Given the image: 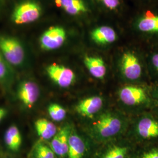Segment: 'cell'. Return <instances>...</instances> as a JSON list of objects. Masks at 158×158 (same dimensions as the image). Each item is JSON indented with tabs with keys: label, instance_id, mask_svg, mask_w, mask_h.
<instances>
[{
	"label": "cell",
	"instance_id": "obj_16",
	"mask_svg": "<svg viewBox=\"0 0 158 158\" xmlns=\"http://www.w3.org/2000/svg\"><path fill=\"white\" fill-rule=\"evenodd\" d=\"M85 152V145L77 134L71 133L69 139L68 158H83Z\"/></svg>",
	"mask_w": 158,
	"mask_h": 158
},
{
	"label": "cell",
	"instance_id": "obj_9",
	"mask_svg": "<svg viewBox=\"0 0 158 158\" xmlns=\"http://www.w3.org/2000/svg\"><path fill=\"white\" fill-rule=\"evenodd\" d=\"M71 134V128L65 125L57 131L56 134L52 139L51 148L60 158H64L67 155L69 148V139Z\"/></svg>",
	"mask_w": 158,
	"mask_h": 158
},
{
	"label": "cell",
	"instance_id": "obj_24",
	"mask_svg": "<svg viewBox=\"0 0 158 158\" xmlns=\"http://www.w3.org/2000/svg\"><path fill=\"white\" fill-rule=\"evenodd\" d=\"M142 158H158V148H153L144 153Z\"/></svg>",
	"mask_w": 158,
	"mask_h": 158
},
{
	"label": "cell",
	"instance_id": "obj_2",
	"mask_svg": "<svg viewBox=\"0 0 158 158\" xmlns=\"http://www.w3.org/2000/svg\"><path fill=\"white\" fill-rule=\"evenodd\" d=\"M122 121L115 115L110 113L102 114L94 123L96 135L102 139H107L117 135L122 128Z\"/></svg>",
	"mask_w": 158,
	"mask_h": 158
},
{
	"label": "cell",
	"instance_id": "obj_10",
	"mask_svg": "<svg viewBox=\"0 0 158 158\" xmlns=\"http://www.w3.org/2000/svg\"><path fill=\"white\" fill-rule=\"evenodd\" d=\"M102 105V97L93 96L80 101L76 106L75 110L82 117L91 118L100 111Z\"/></svg>",
	"mask_w": 158,
	"mask_h": 158
},
{
	"label": "cell",
	"instance_id": "obj_11",
	"mask_svg": "<svg viewBox=\"0 0 158 158\" xmlns=\"http://www.w3.org/2000/svg\"><path fill=\"white\" fill-rule=\"evenodd\" d=\"M137 132L143 139L158 138V121L148 117L141 119L137 125Z\"/></svg>",
	"mask_w": 158,
	"mask_h": 158
},
{
	"label": "cell",
	"instance_id": "obj_26",
	"mask_svg": "<svg viewBox=\"0 0 158 158\" xmlns=\"http://www.w3.org/2000/svg\"><path fill=\"white\" fill-rule=\"evenodd\" d=\"M6 110L4 108L0 107V121L4 118L6 114Z\"/></svg>",
	"mask_w": 158,
	"mask_h": 158
},
{
	"label": "cell",
	"instance_id": "obj_21",
	"mask_svg": "<svg viewBox=\"0 0 158 158\" xmlns=\"http://www.w3.org/2000/svg\"><path fill=\"white\" fill-rule=\"evenodd\" d=\"M127 152V147L114 146L110 148L102 158H125Z\"/></svg>",
	"mask_w": 158,
	"mask_h": 158
},
{
	"label": "cell",
	"instance_id": "obj_13",
	"mask_svg": "<svg viewBox=\"0 0 158 158\" xmlns=\"http://www.w3.org/2000/svg\"><path fill=\"white\" fill-rule=\"evenodd\" d=\"M84 63L89 72L93 77L100 79L104 77L106 74V66L101 57L85 56Z\"/></svg>",
	"mask_w": 158,
	"mask_h": 158
},
{
	"label": "cell",
	"instance_id": "obj_23",
	"mask_svg": "<svg viewBox=\"0 0 158 158\" xmlns=\"http://www.w3.org/2000/svg\"><path fill=\"white\" fill-rule=\"evenodd\" d=\"M102 3L111 10H115L119 4V0H101Z\"/></svg>",
	"mask_w": 158,
	"mask_h": 158
},
{
	"label": "cell",
	"instance_id": "obj_18",
	"mask_svg": "<svg viewBox=\"0 0 158 158\" xmlns=\"http://www.w3.org/2000/svg\"><path fill=\"white\" fill-rule=\"evenodd\" d=\"M138 29L145 32H158V16L147 14L138 24Z\"/></svg>",
	"mask_w": 158,
	"mask_h": 158
},
{
	"label": "cell",
	"instance_id": "obj_3",
	"mask_svg": "<svg viewBox=\"0 0 158 158\" xmlns=\"http://www.w3.org/2000/svg\"><path fill=\"white\" fill-rule=\"evenodd\" d=\"M42 13L40 6L33 1H24L15 7L12 20L18 25L33 23L40 18Z\"/></svg>",
	"mask_w": 158,
	"mask_h": 158
},
{
	"label": "cell",
	"instance_id": "obj_19",
	"mask_svg": "<svg viewBox=\"0 0 158 158\" xmlns=\"http://www.w3.org/2000/svg\"><path fill=\"white\" fill-rule=\"evenodd\" d=\"M33 156L34 158H55V153L51 147L39 142L35 147Z\"/></svg>",
	"mask_w": 158,
	"mask_h": 158
},
{
	"label": "cell",
	"instance_id": "obj_7",
	"mask_svg": "<svg viewBox=\"0 0 158 158\" xmlns=\"http://www.w3.org/2000/svg\"><path fill=\"white\" fill-rule=\"evenodd\" d=\"M121 69L127 79L134 80L139 79L142 73V68L138 59L131 52H126L121 59Z\"/></svg>",
	"mask_w": 158,
	"mask_h": 158
},
{
	"label": "cell",
	"instance_id": "obj_22",
	"mask_svg": "<svg viewBox=\"0 0 158 158\" xmlns=\"http://www.w3.org/2000/svg\"><path fill=\"white\" fill-rule=\"evenodd\" d=\"M7 63L0 53V82L1 83H4L10 76V71Z\"/></svg>",
	"mask_w": 158,
	"mask_h": 158
},
{
	"label": "cell",
	"instance_id": "obj_20",
	"mask_svg": "<svg viewBox=\"0 0 158 158\" xmlns=\"http://www.w3.org/2000/svg\"><path fill=\"white\" fill-rule=\"evenodd\" d=\"M48 114L51 118L55 121H61L66 118V111L60 105L52 103L48 108Z\"/></svg>",
	"mask_w": 158,
	"mask_h": 158
},
{
	"label": "cell",
	"instance_id": "obj_6",
	"mask_svg": "<svg viewBox=\"0 0 158 158\" xmlns=\"http://www.w3.org/2000/svg\"><path fill=\"white\" fill-rule=\"evenodd\" d=\"M40 95L39 86L32 81H23L18 88L17 96L19 100L29 108L32 107L35 104Z\"/></svg>",
	"mask_w": 158,
	"mask_h": 158
},
{
	"label": "cell",
	"instance_id": "obj_12",
	"mask_svg": "<svg viewBox=\"0 0 158 158\" xmlns=\"http://www.w3.org/2000/svg\"><path fill=\"white\" fill-rule=\"evenodd\" d=\"M92 40L99 45H107L117 40V35L112 28L102 26L94 29L91 34Z\"/></svg>",
	"mask_w": 158,
	"mask_h": 158
},
{
	"label": "cell",
	"instance_id": "obj_25",
	"mask_svg": "<svg viewBox=\"0 0 158 158\" xmlns=\"http://www.w3.org/2000/svg\"><path fill=\"white\" fill-rule=\"evenodd\" d=\"M152 62L153 66L156 69L158 72V54H155L152 58Z\"/></svg>",
	"mask_w": 158,
	"mask_h": 158
},
{
	"label": "cell",
	"instance_id": "obj_14",
	"mask_svg": "<svg viewBox=\"0 0 158 158\" xmlns=\"http://www.w3.org/2000/svg\"><path fill=\"white\" fill-rule=\"evenodd\" d=\"M4 142L8 149L12 152H18L22 145L23 138L19 128L12 125L6 131Z\"/></svg>",
	"mask_w": 158,
	"mask_h": 158
},
{
	"label": "cell",
	"instance_id": "obj_8",
	"mask_svg": "<svg viewBox=\"0 0 158 158\" xmlns=\"http://www.w3.org/2000/svg\"><path fill=\"white\" fill-rule=\"evenodd\" d=\"M121 101L127 106H136L147 102L145 91L141 87L135 86H125L119 92Z\"/></svg>",
	"mask_w": 158,
	"mask_h": 158
},
{
	"label": "cell",
	"instance_id": "obj_5",
	"mask_svg": "<svg viewBox=\"0 0 158 158\" xmlns=\"http://www.w3.org/2000/svg\"><path fill=\"white\" fill-rule=\"evenodd\" d=\"M46 71L49 78L60 87L67 88L74 82L75 74L73 71L63 65L52 64L46 68Z\"/></svg>",
	"mask_w": 158,
	"mask_h": 158
},
{
	"label": "cell",
	"instance_id": "obj_1",
	"mask_svg": "<svg viewBox=\"0 0 158 158\" xmlns=\"http://www.w3.org/2000/svg\"><path fill=\"white\" fill-rule=\"evenodd\" d=\"M0 51L6 61L13 66H19L25 59V51L17 38L9 36H0Z\"/></svg>",
	"mask_w": 158,
	"mask_h": 158
},
{
	"label": "cell",
	"instance_id": "obj_4",
	"mask_svg": "<svg viewBox=\"0 0 158 158\" xmlns=\"http://www.w3.org/2000/svg\"><path fill=\"white\" fill-rule=\"evenodd\" d=\"M66 39V31L62 27H52L40 36V46L44 51L55 50L63 45Z\"/></svg>",
	"mask_w": 158,
	"mask_h": 158
},
{
	"label": "cell",
	"instance_id": "obj_15",
	"mask_svg": "<svg viewBox=\"0 0 158 158\" xmlns=\"http://www.w3.org/2000/svg\"><path fill=\"white\" fill-rule=\"evenodd\" d=\"M35 128L40 138L44 140L52 139L57 132L56 126L45 118L37 119L35 122Z\"/></svg>",
	"mask_w": 158,
	"mask_h": 158
},
{
	"label": "cell",
	"instance_id": "obj_17",
	"mask_svg": "<svg viewBox=\"0 0 158 158\" xmlns=\"http://www.w3.org/2000/svg\"><path fill=\"white\" fill-rule=\"evenodd\" d=\"M58 7H61L68 14L76 15L87 11V8L82 0H55Z\"/></svg>",
	"mask_w": 158,
	"mask_h": 158
}]
</instances>
